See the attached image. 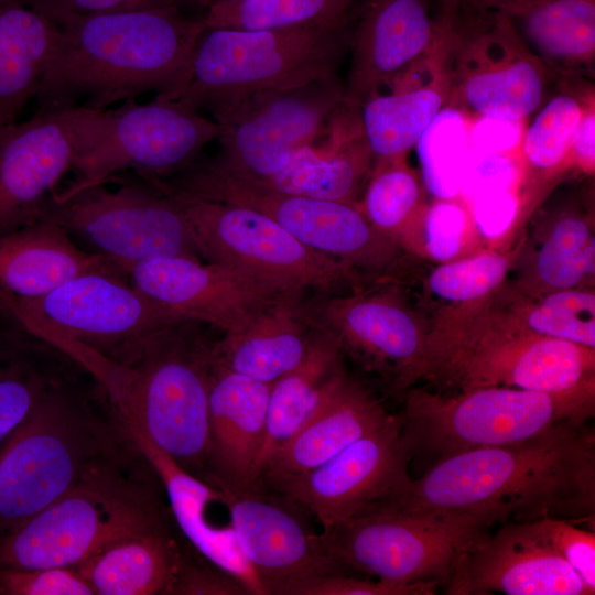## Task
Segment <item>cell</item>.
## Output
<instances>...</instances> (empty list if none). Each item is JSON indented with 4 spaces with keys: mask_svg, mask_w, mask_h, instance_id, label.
<instances>
[{
    "mask_svg": "<svg viewBox=\"0 0 595 595\" xmlns=\"http://www.w3.org/2000/svg\"><path fill=\"white\" fill-rule=\"evenodd\" d=\"M566 421L522 442L463 452L403 479L382 509L479 513L497 526L595 520V436Z\"/></svg>",
    "mask_w": 595,
    "mask_h": 595,
    "instance_id": "obj_1",
    "label": "cell"
},
{
    "mask_svg": "<svg viewBox=\"0 0 595 595\" xmlns=\"http://www.w3.org/2000/svg\"><path fill=\"white\" fill-rule=\"evenodd\" d=\"M58 34L35 96L37 109L105 110L155 91L173 100L182 89L204 15L153 6L73 18Z\"/></svg>",
    "mask_w": 595,
    "mask_h": 595,
    "instance_id": "obj_2",
    "label": "cell"
},
{
    "mask_svg": "<svg viewBox=\"0 0 595 595\" xmlns=\"http://www.w3.org/2000/svg\"><path fill=\"white\" fill-rule=\"evenodd\" d=\"M134 450L99 383L67 374L0 445V538Z\"/></svg>",
    "mask_w": 595,
    "mask_h": 595,
    "instance_id": "obj_3",
    "label": "cell"
},
{
    "mask_svg": "<svg viewBox=\"0 0 595 595\" xmlns=\"http://www.w3.org/2000/svg\"><path fill=\"white\" fill-rule=\"evenodd\" d=\"M499 290L434 316L419 380L459 391L510 387L595 396V349L526 329Z\"/></svg>",
    "mask_w": 595,
    "mask_h": 595,
    "instance_id": "obj_4",
    "label": "cell"
},
{
    "mask_svg": "<svg viewBox=\"0 0 595 595\" xmlns=\"http://www.w3.org/2000/svg\"><path fill=\"white\" fill-rule=\"evenodd\" d=\"M191 323L151 335L121 364L83 346L72 356L99 383L118 414L202 479L209 444L213 343L195 333Z\"/></svg>",
    "mask_w": 595,
    "mask_h": 595,
    "instance_id": "obj_5",
    "label": "cell"
},
{
    "mask_svg": "<svg viewBox=\"0 0 595 595\" xmlns=\"http://www.w3.org/2000/svg\"><path fill=\"white\" fill-rule=\"evenodd\" d=\"M159 485L156 473L136 446L2 536L0 566L76 567L109 541L172 520Z\"/></svg>",
    "mask_w": 595,
    "mask_h": 595,
    "instance_id": "obj_6",
    "label": "cell"
},
{
    "mask_svg": "<svg viewBox=\"0 0 595 595\" xmlns=\"http://www.w3.org/2000/svg\"><path fill=\"white\" fill-rule=\"evenodd\" d=\"M354 21L266 30L206 29L173 100L209 111L336 74L349 50Z\"/></svg>",
    "mask_w": 595,
    "mask_h": 595,
    "instance_id": "obj_7",
    "label": "cell"
},
{
    "mask_svg": "<svg viewBox=\"0 0 595 595\" xmlns=\"http://www.w3.org/2000/svg\"><path fill=\"white\" fill-rule=\"evenodd\" d=\"M404 391L401 442L409 461L436 463L472 450L522 442L562 422H586L595 413V396L510 387H480L451 397L421 388Z\"/></svg>",
    "mask_w": 595,
    "mask_h": 595,
    "instance_id": "obj_8",
    "label": "cell"
},
{
    "mask_svg": "<svg viewBox=\"0 0 595 595\" xmlns=\"http://www.w3.org/2000/svg\"><path fill=\"white\" fill-rule=\"evenodd\" d=\"M436 19L448 82L446 107L465 118L520 122L545 101L552 79L507 15L440 0Z\"/></svg>",
    "mask_w": 595,
    "mask_h": 595,
    "instance_id": "obj_9",
    "label": "cell"
},
{
    "mask_svg": "<svg viewBox=\"0 0 595 595\" xmlns=\"http://www.w3.org/2000/svg\"><path fill=\"white\" fill-rule=\"evenodd\" d=\"M496 526L479 513L382 509L334 523L321 536L345 572L399 584L446 585L463 558Z\"/></svg>",
    "mask_w": 595,
    "mask_h": 595,
    "instance_id": "obj_10",
    "label": "cell"
},
{
    "mask_svg": "<svg viewBox=\"0 0 595 595\" xmlns=\"http://www.w3.org/2000/svg\"><path fill=\"white\" fill-rule=\"evenodd\" d=\"M110 177L119 183L115 190L100 182L71 184L63 192H54L42 220L76 236L127 275L132 266L155 258L198 259L178 199L138 175Z\"/></svg>",
    "mask_w": 595,
    "mask_h": 595,
    "instance_id": "obj_11",
    "label": "cell"
},
{
    "mask_svg": "<svg viewBox=\"0 0 595 595\" xmlns=\"http://www.w3.org/2000/svg\"><path fill=\"white\" fill-rule=\"evenodd\" d=\"M162 192L183 198L239 205L264 214L310 249L353 270L380 273L401 247L376 229L356 205L279 192L258 183L205 171L197 165L158 180Z\"/></svg>",
    "mask_w": 595,
    "mask_h": 595,
    "instance_id": "obj_12",
    "label": "cell"
},
{
    "mask_svg": "<svg viewBox=\"0 0 595 595\" xmlns=\"http://www.w3.org/2000/svg\"><path fill=\"white\" fill-rule=\"evenodd\" d=\"M127 280L117 274L88 272L42 295H0V302L51 344L75 343L121 364L151 335L187 322Z\"/></svg>",
    "mask_w": 595,
    "mask_h": 595,
    "instance_id": "obj_13",
    "label": "cell"
},
{
    "mask_svg": "<svg viewBox=\"0 0 595 595\" xmlns=\"http://www.w3.org/2000/svg\"><path fill=\"white\" fill-rule=\"evenodd\" d=\"M173 197L185 212L201 257L229 268L278 295L299 298L306 289L329 292L356 278L355 270L310 249L255 209L223 202Z\"/></svg>",
    "mask_w": 595,
    "mask_h": 595,
    "instance_id": "obj_14",
    "label": "cell"
},
{
    "mask_svg": "<svg viewBox=\"0 0 595 595\" xmlns=\"http://www.w3.org/2000/svg\"><path fill=\"white\" fill-rule=\"evenodd\" d=\"M343 97L344 83L333 74L213 108L220 148L213 159L195 165L248 181L268 180L325 131Z\"/></svg>",
    "mask_w": 595,
    "mask_h": 595,
    "instance_id": "obj_15",
    "label": "cell"
},
{
    "mask_svg": "<svg viewBox=\"0 0 595 595\" xmlns=\"http://www.w3.org/2000/svg\"><path fill=\"white\" fill-rule=\"evenodd\" d=\"M218 125L176 100L122 101L116 109L91 110L73 165L75 185L105 182L125 170L144 180L178 174L198 161L217 139Z\"/></svg>",
    "mask_w": 595,
    "mask_h": 595,
    "instance_id": "obj_16",
    "label": "cell"
},
{
    "mask_svg": "<svg viewBox=\"0 0 595 595\" xmlns=\"http://www.w3.org/2000/svg\"><path fill=\"white\" fill-rule=\"evenodd\" d=\"M203 480L220 491L239 548L268 595H296L312 580L346 573L290 498L229 486L212 477Z\"/></svg>",
    "mask_w": 595,
    "mask_h": 595,
    "instance_id": "obj_17",
    "label": "cell"
},
{
    "mask_svg": "<svg viewBox=\"0 0 595 595\" xmlns=\"http://www.w3.org/2000/svg\"><path fill=\"white\" fill-rule=\"evenodd\" d=\"M401 425L400 414H389L378 428L326 463L267 490L290 498L322 529L379 510L409 476Z\"/></svg>",
    "mask_w": 595,
    "mask_h": 595,
    "instance_id": "obj_18",
    "label": "cell"
},
{
    "mask_svg": "<svg viewBox=\"0 0 595 595\" xmlns=\"http://www.w3.org/2000/svg\"><path fill=\"white\" fill-rule=\"evenodd\" d=\"M309 323L329 333L394 391L419 380L429 325L393 290L361 291L303 305Z\"/></svg>",
    "mask_w": 595,
    "mask_h": 595,
    "instance_id": "obj_19",
    "label": "cell"
},
{
    "mask_svg": "<svg viewBox=\"0 0 595 595\" xmlns=\"http://www.w3.org/2000/svg\"><path fill=\"white\" fill-rule=\"evenodd\" d=\"M91 109L47 108L0 127V237L42 220L73 169Z\"/></svg>",
    "mask_w": 595,
    "mask_h": 595,
    "instance_id": "obj_20",
    "label": "cell"
},
{
    "mask_svg": "<svg viewBox=\"0 0 595 595\" xmlns=\"http://www.w3.org/2000/svg\"><path fill=\"white\" fill-rule=\"evenodd\" d=\"M129 282L187 322L224 335L247 326L281 295L224 266L188 257H162L132 266Z\"/></svg>",
    "mask_w": 595,
    "mask_h": 595,
    "instance_id": "obj_21",
    "label": "cell"
},
{
    "mask_svg": "<svg viewBox=\"0 0 595 595\" xmlns=\"http://www.w3.org/2000/svg\"><path fill=\"white\" fill-rule=\"evenodd\" d=\"M441 42L430 0H365L351 29L350 64L343 106H360L396 75L432 53Z\"/></svg>",
    "mask_w": 595,
    "mask_h": 595,
    "instance_id": "obj_22",
    "label": "cell"
},
{
    "mask_svg": "<svg viewBox=\"0 0 595 595\" xmlns=\"http://www.w3.org/2000/svg\"><path fill=\"white\" fill-rule=\"evenodd\" d=\"M445 587L458 595H587L532 521L501 524L463 558Z\"/></svg>",
    "mask_w": 595,
    "mask_h": 595,
    "instance_id": "obj_23",
    "label": "cell"
},
{
    "mask_svg": "<svg viewBox=\"0 0 595 595\" xmlns=\"http://www.w3.org/2000/svg\"><path fill=\"white\" fill-rule=\"evenodd\" d=\"M213 355V353H212ZM271 385L236 374L215 361L209 385L207 477L242 489H258Z\"/></svg>",
    "mask_w": 595,
    "mask_h": 595,
    "instance_id": "obj_24",
    "label": "cell"
},
{
    "mask_svg": "<svg viewBox=\"0 0 595 595\" xmlns=\"http://www.w3.org/2000/svg\"><path fill=\"white\" fill-rule=\"evenodd\" d=\"M133 444L156 473L169 500V508L182 538L205 560L236 577L249 595H268L245 559L231 523L217 526L209 507L221 504L220 491L178 466L158 448L128 418L119 415Z\"/></svg>",
    "mask_w": 595,
    "mask_h": 595,
    "instance_id": "obj_25",
    "label": "cell"
},
{
    "mask_svg": "<svg viewBox=\"0 0 595 595\" xmlns=\"http://www.w3.org/2000/svg\"><path fill=\"white\" fill-rule=\"evenodd\" d=\"M359 108L374 159L408 155L448 101L442 35L437 47L402 71Z\"/></svg>",
    "mask_w": 595,
    "mask_h": 595,
    "instance_id": "obj_26",
    "label": "cell"
},
{
    "mask_svg": "<svg viewBox=\"0 0 595 595\" xmlns=\"http://www.w3.org/2000/svg\"><path fill=\"white\" fill-rule=\"evenodd\" d=\"M324 137L322 144L315 140L294 152L275 175L251 182L283 193L357 205L374 163L359 110L342 104Z\"/></svg>",
    "mask_w": 595,
    "mask_h": 595,
    "instance_id": "obj_27",
    "label": "cell"
},
{
    "mask_svg": "<svg viewBox=\"0 0 595 595\" xmlns=\"http://www.w3.org/2000/svg\"><path fill=\"white\" fill-rule=\"evenodd\" d=\"M388 415L377 397L348 375L327 404L266 463L259 489L326 463Z\"/></svg>",
    "mask_w": 595,
    "mask_h": 595,
    "instance_id": "obj_28",
    "label": "cell"
},
{
    "mask_svg": "<svg viewBox=\"0 0 595 595\" xmlns=\"http://www.w3.org/2000/svg\"><path fill=\"white\" fill-rule=\"evenodd\" d=\"M173 518L126 533L74 567L95 595H172L191 545L173 530Z\"/></svg>",
    "mask_w": 595,
    "mask_h": 595,
    "instance_id": "obj_29",
    "label": "cell"
},
{
    "mask_svg": "<svg viewBox=\"0 0 595 595\" xmlns=\"http://www.w3.org/2000/svg\"><path fill=\"white\" fill-rule=\"evenodd\" d=\"M560 91L534 112L522 133L516 174L517 214L507 235L519 229L570 167L574 131L591 98L593 83L559 85Z\"/></svg>",
    "mask_w": 595,
    "mask_h": 595,
    "instance_id": "obj_30",
    "label": "cell"
},
{
    "mask_svg": "<svg viewBox=\"0 0 595 595\" xmlns=\"http://www.w3.org/2000/svg\"><path fill=\"white\" fill-rule=\"evenodd\" d=\"M552 82L588 84L595 62V1L516 0L505 10Z\"/></svg>",
    "mask_w": 595,
    "mask_h": 595,
    "instance_id": "obj_31",
    "label": "cell"
},
{
    "mask_svg": "<svg viewBox=\"0 0 595 595\" xmlns=\"http://www.w3.org/2000/svg\"><path fill=\"white\" fill-rule=\"evenodd\" d=\"M88 272L128 278L105 257L77 247L61 226L50 220L0 237V295L35 298Z\"/></svg>",
    "mask_w": 595,
    "mask_h": 595,
    "instance_id": "obj_32",
    "label": "cell"
},
{
    "mask_svg": "<svg viewBox=\"0 0 595 595\" xmlns=\"http://www.w3.org/2000/svg\"><path fill=\"white\" fill-rule=\"evenodd\" d=\"M312 327L302 361L271 383L266 434L256 468L257 486L270 457L327 404L348 376L337 340Z\"/></svg>",
    "mask_w": 595,
    "mask_h": 595,
    "instance_id": "obj_33",
    "label": "cell"
},
{
    "mask_svg": "<svg viewBox=\"0 0 595 595\" xmlns=\"http://www.w3.org/2000/svg\"><path fill=\"white\" fill-rule=\"evenodd\" d=\"M312 332L298 298L280 296L242 329L213 343L212 353L228 370L271 385L302 361Z\"/></svg>",
    "mask_w": 595,
    "mask_h": 595,
    "instance_id": "obj_34",
    "label": "cell"
},
{
    "mask_svg": "<svg viewBox=\"0 0 595 595\" xmlns=\"http://www.w3.org/2000/svg\"><path fill=\"white\" fill-rule=\"evenodd\" d=\"M72 363L0 302V445L71 372Z\"/></svg>",
    "mask_w": 595,
    "mask_h": 595,
    "instance_id": "obj_35",
    "label": "cell"
},
{
    "mask_svg": "<svg viewBox=\"0 0 595 595\" xmlns=\"http://www.w3.org/2000/svg\"><path fill=\"white\" fill-rule=\"evenodd\" d=\"M593 215L567 202L545 216L533 251L512 289L528 298L575 288H593L595 244Z\"/></svg>",
    "mask_w": 595,
    "mask_h": 595,
    "instance_id": "obj_36",
    "label": "cell"
},
{
    "mask_svg": "<svg viewBox=\"0 0 595 595\" xmlns=\"http://www.w3.org/2000/svg\"><path fill=\"white\" fill-rule=\"evenodd\" d=\"M58 25L23 0H0V127L35 98Z\"/></svg>",
    "mask_w": 595,
    "mask_h": 595,
    "instance_id": "obj_37",
    "label": "cell"
},
{
    "mask_svg": "<svg viewBox=\"0 0 595 595\" xmlns=\"http://www.w3.org/2000/svg\"><path fill=\"white\" fill-rule=\"evenodd\" d=\"M367 220L401 248L421 255V231L429 207L421 176L407 155L374 159L363 199Z\"/></svg>",
    "mask_w": 595,
    "mask_h": 595,
    "instance_id": "obj_38",
    "label": "cell"
},
{
    "mask_svg": "<svg viewBox=\"0 0 595 595\" xmlns=\"http://www.w3.org/2000/svg\"><path fill=\"white\" fill-rule=\"evenodd\" d=\"M500 295L526 329L595 349L594 288L562 290L533 299L504 284Z\"/></svg>",
    "mask_w": 595,
    "mask_h": 595,
    "instance_id": "obj_39",
    "label": "cell"
},
{
    "mask_svg": "<svg viewBox=\"0 0 595 595\" xmlns=\"http://www.w3.org/2000/svg\"><path fill=\"white\" fill-rule=\"evenodd\" d=\"M359 0H241L206 9V29L266 30L355 20Z\"/></svg>",
    "mask_w": 595,
    "mask_h": 595,
    "instance_id": "obj_40",
    "label": "cell"
},
{
    "mask_svg": "<svg viewBox=\"0 0 595 595\" xmlns=\"http://www.w3.org/2000/svg\"><path fill=\"white\" fill-rule=\"evenodd\" d=\"M466 118L445 107L425 130L418 147L421 178L435 199L457 198L465 183Z\"/></svg>",
    "mask_w": 595,
    "mask_h": 595,
    "instance_id": "obj_41",
    "label": "cell"
},
{
    "mask_svg": "<svg viewBox=\"0 0 595 595\" xmlns=\"http://www.w3.org/2000/svg\"><path fill=\"white\" fill-rule=\"evenodd\" d=\"M516 257L517 251L489 250L443 262L430 272L426 286L451 304L482 300L505 284Z\"/></svg>",
    "mask_w": 595,
    "mask_h": 595,
    "instance_id": "obj_42",
    "label": "cell"
},
{
    "mask_svg": "<svg viewBox=\"0 0 595 595\" xmlns=\"http://www.w3.org/2000/svg\"><path fill=\"white\" fill-rule=\"evenodd\" d=\"M473 224L467 208L457 198L435 199L429 204L423 219L420 256L452 261L465 247Z\"/></svg>",
    "mask_w": 595,
    "mask_h": 595,
    "instance_id": "obj_43",
    "label": "cell"
},
{
    "mask_svg": "<svg viewBox=\"0 0 595 595\" xmlns=\"http://www.w3.org/2000/svg\"><path fill=\"white\" fill-rule=\"evenodd\" d=\"M536 531L575 571L587 595L595 593V532L563 519L532 521Z\"/></svg>",
    "mask_w": 595,
    "mask_h": 595,
    "instance_id": "obj_44",
    "label": "cell"
},
{
    "mask_svg": "<svg viewBox=\"0 0 595 595\" xmlns=\"http://www.w3.org/2000/svg\"><path fill=\"white\" fill-rule=\"evenodd\" d=\"M0 595H95V592L74 567L0 566Z\"/></svg>",
    "mask_w": 595,
    "mask_h": 595,
    "instance_id": "obj_45",
    "label": "cell"
},
{
    "mask_svg": "<svg viewBox=\"0 0 595 595\" xmlns=\"http://www.w3.org/2000/svg\"><path fill=\"white\" fill-rule=\"evenodd\" d=\"M437 586L435 582L399 584L378 578L363 580L348 573H332L310 581L296 595H428L434 594Z\"/></svg>",
    "mask_w": 595,
    "mask_h": 595,
    "instance_id": "obj_46",
    "label": "cell"
},
{
    "mask_svg": "<svg viewBox=\"0 0 595 595\" xmlns=\"http://www.w3.org/2000/svg\"><path fill=\"white\" fill-rule=\"evenodd\" d=\"M172 595H249L232 575L215 566L190 548Z\"/></svg>",
    "mask_w": 595,
    "mask_h": 595,
    "instance_id": "obj_47",
    "label": "cell"
},
{
    "mask_svg": "<svg viewBox=\"0 0 595 595\" xmlns=\"http://www.w3.org/2000/svg\"><path fill=\"white\" fill-rule=\"evenodd\" d=\"M60 24L73 18L127 10L137 0H23Z\"/></svg>",
    "mask_w": 595,
    "mask_h": 595,
    "instance_id": "obj_48",
    "label": "cell"
},
{
    "mask_svg": "<svg viewBox=\"0 0 595 595\" xmlns=\"http://www.w3.org/2000/svg\"><path fill=\"white\" fill-rule=\"evenodd\" d=\"M571 171L593 175L595 170V97L587 102L574 131L570 151Z\"/></svg>",
    "mask_w": 595,
    "mask_h": 595,
    "instance_id": "obj_49",
    "label": "cell"
},
{
    "mask_svg": "<svg viewBox=\"0 0 595 595\" xmlns=\"http://www.w3.org/2000/svg\"><path fill=\"white\" fill-rule=\"evenodd\" d=\"M241 0H140L139 7H153V6H169L175 4L180 6L185 2H193L199 4L201 7L208 9L214 6L232 3Z\"/></svg>",
    "mask_w": 595,
    "mask_h": 595,
    "instance_id": "obj_50",
    "label": "cell"
},
{
    "mask_svg": "<svg viewBox=\"0 0 595 595\" xmlns=\"http://www.w3.org/2000/svg\"><path fill=\"white\" fill-rule=\"evenodd\" d=\"M469 2L480 9L491 11H502L516 0H459Z\"/></svg>",
    "mask_w": 595,
    "mask_h": 595,
    "instance_id": "obj_51",
    "label": "cell"
},
{
    "mask_svg": "<svg viewBox=\"0 0 595 595\" xmlns=\"http://www.w3.org/2000/svg\"><path fill=\"white\" fill-rule=\"evenodd\" d=\"M592 1H595V0H592Z\"/></svg>",
    "mask_w": 595,
    "mask_h": 595,
    "instance_id": "obj_52",
    "label": "cell"
}]
</instances>
